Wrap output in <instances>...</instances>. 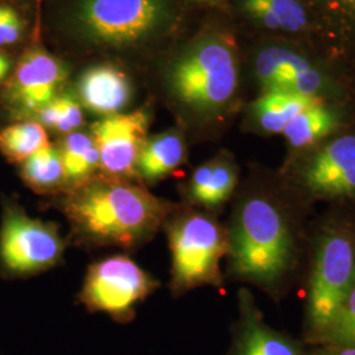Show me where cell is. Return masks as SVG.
Returning <instances> with one entry per match:
<instances>
[{
	"label": "cell",
	"instance_id": "2",
	"mask_svg": "<svg viewBox=\"0 0 355 355\" xmlns=\"http://www.w3.org/2000/svg\"><path fill=\"white\" fill-rule=\"evenodd\" d=\"M61 208L82 241L133 249L152 240L175 205L129 179L104 174L69 189Z\"/></svg>",
	"mask_w": 355,
	"mask_h": 355
},
{
	"label": "cell",
	"instance_id": "9",
	"mask_svg": "<svg viewBox=\"0 0 355 355\" xmlns=\"http://www.w3.org/2000/svg\"><path fill=\"white\" fill-rule=\"evenodd\" d=\"M67 76L69 69L62 60L35 45L19 58L1 85L3 102L16 119L32 120L62 92Z\"/></svg>",
	"mask_w": 355,
	"mask_h": 355
},
{
	"label": "cell",
	"instance_id": "28",
	"mask_svg": "<svg viewBox=\"0 0 355 355\" xmlns=\"http://www.w3.org/2000/svg\"><path fill=\"white\" fill-rule=\"evenodd\" d=\"M12 71V61L11 58L0 49V86L7 80Z\"/></svg>",
	"mask_w": 355,
	"mask_h": 355
},
{
	"label": "cell",
	"instance_id": "12",
	"mask_svg": "<svg viewBox=\"0 0 355 355\" xmlns=\"http://www.w3.org/2000/svg\"><path fill=\"white\" fill-rule=\"evenodd\" d=\"M150 112L140 108L129 114L102 117L91 128L101 155V167L110 177L136 178V165L148 140Z\"/></svg>",
	"mask_w": 355,
	"mask_h": 355
},
{
	"label": "cell",
	"instance_id": "22",
	"mask_svg": "<svg viewBox=\"0 0 355 355\" xmlns=\"http://www.w3.org/2000/svg\"><path fill=\"white\" fill-rule=\"evenodd\" d=\"M48 144L46 129L35 120H21L0 130V152L12 162L23 164Z\"/></svg>",
	"mask_w": 355,
	"mask_h": 355
},
{
	"label": "cell",
	"instance_id": "19",
	"mask_svg": "<svg viewBox=\"0 0 355 355\" xmlns=\"http://www.w3.org/2000/svg\"><path fill=\"white\" fill-rule=\"evenodd\" d=\"M241 8L258 26L287 33L302 32L308 15L300 0H240Z\"/></svg>",
	"mask_w": 355,
	"mask_h": 355
},
{
	"label": "cell",
	"instance_id": "7",
	"mask_svg": "<svg viewBox=\"0 0 355 355\" xmlns=\"http://www.w3.org/2000/svg\"><path fill=\"white\" fill-rule=\"evenodd\" d=\"M291 166L288 190L305 202L355 200V133L333 135Z\"/></svg>",
	"mask_w": 355,
	"mask_h": 355
},
{
	"label": "cell",
	"instance_id": "15",
	"mask_svg": "<svg viewBox=\"0 0 355 355\" xmlns=\"http://www.w3.org/2000/svg\"><path fill=\"white\" fill-rule=\"evenodd\" d=\"M239 183V168L229 154H220L195 168L186 186L190 203L215 211L228 202Z\"/></svg>",
	"mask_w": 355,
	"mask_h": 355
},
{
	"label": "cell",
	"instance_id": "23",
	"mask_svg": "<svg viewBox=\"0 0 355 355\" xmlns=\"http://www.w3.org/2000/svg\"><path fill=\"white\" fill-rule=\"evenodd\" d=\"M44 128L69 135L83 125V107L73 92H61L32 119Z\"/></svg>",
	"mask_w": 355,
	"mask_h": 355
},
{
	"label": "cell",
	"instance_id": "24",
	"mask_svg": "<svg viewBox=\"0 0 355 355\" xmlns=\"http://www.w3.org/2000/svg\"><path fill=\"white\" fill-rule=\"evenodd\" d=\"M26 33V17L20 12V8L0 3V49L17 45Z\"/></svg>",
	"mask_w": 355,
	"mask_h": 355
},
{
	"label": "cell",
	"instance_id": "5",
	"mask_svg": "<svg viewBox=\"0 0 355 355\" xmlns=\"http://www.w3.org/2000/svg\"><path fill=\"white\" fill-rule=\"evenodd\" d=\"M355 284V227L333 220L313 245L308 278L303 343L324 345Z\"/></svg>",
	"mask_w": 355,
	"mask_h": 355
},
{
	"label": "cell",
	"instance_id": "14",
	"mask_svg": "<svg viewBox=\"0 0 355 355\" xmlns=\"http://www.w3.org/2000/svg\"><path fill=\"white\" fill-rule=\"evenodd\" d=\"M76 98L89 112L101 117L121 114L132 102L135 89L127 73L114 64L89 66L76 80Z\"/></svg>",
	"mask_w": 355,
	"mask_h": 355
},
{
	"label": "cell",
	"instance_id": "1",
	"mask_svg": "<svg viewBox=\"0 0 355 355\" xmlns=\"http://www.w3.org/2000/svg\"><path fill=\"white\" fill-rule=\"evenodd\" d=\"M227 232L230 274L271 296L280 295L300 258L299 230L282 199L268 191L243 193Z\"/></svg>",
	"mask_w": 355,
	"mask_h": 355
},
{
	"label": "cell",
	"instance_id": "21",
	"mask_svg": "<svg viewBox=\"0 0 355 355\" xmlns=\"http://www.w3.org/2000/svg\"><path fill=\"white\" fill-rule=\"evenodd\" d=\"M21 178L36 192H51L66 186L60 149L48 144L21 164Z\"/></svg>",
	"mask_w": 355,
	"mask_h": 355
},
{
	"label": "cell",
	"instance_id": "18",
	"mask_svg": "<svg viewBox=\"0 0 355 355\" xmlns=\"http://www.w3.org/2000/svg\"><path fill=\"white\" fill-rule=\"evenodd\" d=\"M343 124V111L328 102H321L293 117L282 135L292 152H306L336 135Z\"/></svg>",
	"mask_w": 355,
	"mask_h": 355
},
{
	"label": "cell",
	"instance_id": "6",
	"mask_svg": "<svg viewBox=\"0 0 355 355\" xmlns=\"http://www.w3.org/2000/svg\"><path fill=\"white\" fill-rule=\"evenodd\" d=\"M171 252V287L178 293L223 286L221 261L228 255V232L211 212L184 209L166 221Z\"/></svg>",
	"mask_w": 355,
	"mask_h": 355
},
{
	"label": "cell",
	"instance_id": "26",
	"mask_svg": "<svg viewBox=\"0 0 355 355\" xmlns=\"http://www.w3.org/2000/svg\"><path fill=\"white\" fill-rule=\"evenodd\" d=\"M318 3L336 17L355 26V0H318Z\"/></svg>",
	"mask_w": 355,
	"mask_h": 355
},
{
	"label": "cell",
	"instance_id": "20",
	"mask_svg": "<svg viewBox=\"0 0 355 355\" xmlns=\"http://www.w3.org/2000/svg\"><path fill=\"white\" fill-rule=\"evenodd\" d=\"M64 164V182L69 189L85 183L101 167V155L91 135L76 130L58 146Z\"/></svg>",
	"mask_w": 355,
	"mask_h": 355
},
{
	"label": "cell",
	"instance_id": "30",
	"mask_svg": "<svg viewBox=\"0 0 355 355\" xmlns=\"http://www.w3.org/2000/svg\"><path fill=\"white\" fill-rule=\"evenodd\" d=\"M198 3H203V4H218L221 3L223 0H195Z\"/></svg>",
	"mask_w": 355,
	"mask_h": 355
},
{
	"label": "cell",
	"instance_id": "16",
	"mask_svg": "<svg viewBox=\"0 0 355 355\" xmlns=\"http://www.w3.org/2000/svg\"><path fill=\"white\" fill-rule=\"evenodd\" d=\"M328 102L286 91H265L249 105V123L263 135H282L293 117L318 103Z\"/></svg>",
	"mask_w": 355,
	"mask_h": 355
},
{
	"label": "cell",
	"instance_id": "17",
	"mask_svg": "<svg viewBox=\"0 0 355 355\" xmlns=\"http://www.w3.org/2000/svg\"><path fill=\"white\" fill-rule=\"evenodd\" d=\"M187 145L184 135L179 129H168L153 137H148L141 150L136 178L155 183L173 174L186 162Z\"/></svg>",
	"mask_w": 355,
	"mask_h": 355
},
{
	"label": "cell",
	"instance_id": "25",
	"mask_svg": "<svg viewBox=\"0 0 355 355\" xmlns=\"http://www.w3.org/2000/svg\"><path fill=\"white\" fill-rule=\"evenodd\" d=\"M325 343L355 345V284L343 305Z\"/></svg>",
	"mask_w": 355,
	"mask_h": 355
},
{
	"label": "cell",
	"instance_id": "11",
	"mask_svg": "<svg viewBox=\"0 0 355 355\" xmlns=\"http://www.w3.org/2000/svg\"><path fill=\"white\" fill-rule=\"evenodd\" d=\"M254 74L265 91H286L328 101L338 96L337 85L303 54L283 45H268L257 53Z\"/></svg>",
	"mask_w": 355,
	"mask_h": 355
},
{
	"label": "cell",
	"instance_id": "27",
	"mask_svg": "<svg viewBox=\"0 0 355 355\" xmlns=\"http://www.w3.org/2000/svg\"><path fill=\"white\" fill-rule=\"evenodd\" d=\"M306 355H355V345H316L306 350Z\"/></svg>",
	"mask_w": 355,
	"mask_h": 355
},
{
	"label": "cell",
	"instance_id": "29",
	"mask_svg": "<svg viewBox=\"0 0 355 355\" xmlns=\"http://www.w3.org/2000/svg\"><path fill=\"white\" fill-rule=\"evenodd\" d=\"M36 1H38V0H0V3L12 4V6H16V7H19V8L26 7V6H29V4H33V3H36Z\"/></svg>",
	"mask_w": 355,
	"mask_h": 355
},
{
	"label": "cell",
	"instance_id": "8",
	"mask_svg": "<svg viewBox=\"0 0 355 355\" xmlns=\"http://www.w3.org/2000/svg\"><path fill=\"white\" fill-rule=\"evenodd\" d=\"M155 287L157 282L135 261L114 255L89 267L79 296L89 311L123 320Z\"/></svg>",
	"mask_w": 355,
	"mask_h": 355
},
{
	"label": "cell",
	"instance_id": "4",
	"mask_svg": "<svg viewBox=\"0 0 355 355\" xmlns=\"http://www.w3.org/2000/svg\"><path fill=\"white\" fill-rule=\"evenodd\" d=\"M162 82L167 98L191 121H218L232 111L240 87L236 38L223 28L204 29L168 60Z\"/></svg>",
	"mask_w": 355,
	"mask_h": 355
},
{
	"label": "cell",
	"instance_id": "3",
	"mask_svg": "<svg viewBox=\"0 0 355 355\" xmlns=\"http://www.w3.org/2000/svg\"><path fill=\"white\" fill-rule=\"evenodd\" d=\"M179 23L177 0H66L58 29L78 51L132 54L158 46Z\"/></svg>",
	"mask_w": 355,
	"mask_h": 355
},
{
	"label": "cell",
	"instance_id": "10",
	"mask_svg": "<svg viewBox=\"0 0 355 355\" xmlns=\"http://www.w3.org/2000/svg\"><path fill=\"white\" fill-rule=\"evenodd\" d=\"M64 242L58 229L20 211L6 214L0 232V261L15 275H31L60 263Z\"/></svg>",
	"mask_w": 355,
	"mask_h": 355
},
{
	"label": "cell",
	"instance_id": "13",
	"mask_svg": "<svg viewBox=\"0 0 355 355\" xmlns=\"http://www.w3.org/2000/svg\"><path fill=\"white\" fill-rule=\"evenodd\" d=\"M239 300L240 318L229 355H306L304 343L266 324L250 292L241 290Z\"/></svg>",
	"mask_w": 355,
	"mask_h": 355
}]
</instances>
